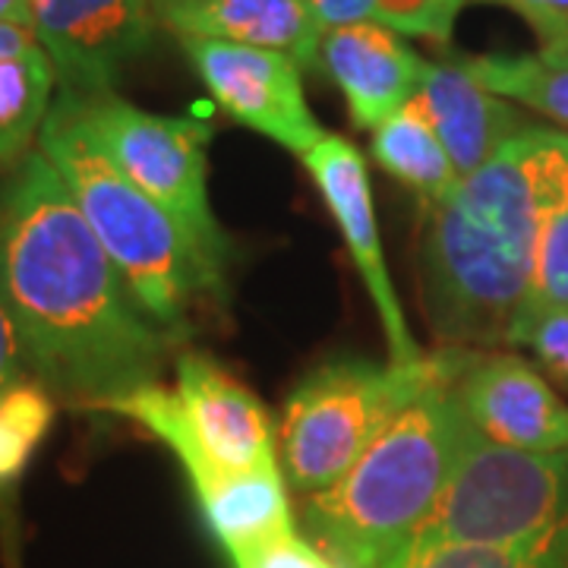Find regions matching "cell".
I'll list each match as a JSON object with an SVG mask.
<instances>
[{
    "mask_svg": "<svg viewBox=\"0 0 568 568\" xmlns=\"http://www.w3.org/2000/svg\"><path fill=\"white\" fill-rule=\"evenodd\" d=\"M439 357L376 364L342 354L313 369L284 402L278 467L284 480L310 496L342 480L383 426L429 383Z\"/></svg>",
    "mask_w": 568,
    "mask_h": 568,
    "instance_id": "5b68a950",
    "label": "cell"
},
{
    "mask_svg": "<svg viewBox=\"0 0 568 568\" xmlns=\"http://www.w3.org/2000/svg\"><path fill=\"white\" fill-rule=\"evenodd\" d=\"M458 402L477 433L521 452H566L568 405L518 354H474L458 373Z\"/></svg>",
    "mask_w": 568,
    "mask_h": 568,
    "instance_id": "7c38bea8",
    "label": "cell"
},
{
    "mask_svg": "<svg viewBox=\"0 0 568 568\" xmlns=\"http://www.w3.org/2000/svg\"><path fill=\"white\" fill-rule=\"evenodd\" d=\"M58 85L54 63L32 26L0 22V164L39 136Z\"/></svg>",
    "mask_w": 568,
    "mask_h": 568,
    "instance_id": "e0dca14e",
    "label": "cell"
},
{
    "mask_svg": "<svg viewBox=\"0 0 568 568\" xmlns=\"http://www.w3.org/2000/svg\"><path fill=\"white\" fill-rule=\"evenodd\" d=\"M540 54H547L549 61L568 63V44H566V48H556V51H544V48H540Z\"/></svg>",
    "mask_w": 568,
    "mask_h": 568,
    "instance_id": "f546056e",
    "label": "cell"
},
{
    "mask_svg": "<svg viewBox=\"0 0 568 568\" xmlns=\"http://www.w3.org/2000/svg\"><path fill=\"white\" fill-rule=\"evenodd\" d=\"M566 511L568 448L521 452L470 426L452 477L407 544H515L562 525Z\"/></svg>",
    "mask_w": 568,
    "mask_h": 568,
    "instance_id": "8992f818",
    "label": "cell"
},
{
    "mask_svg": "<svg viewBox=\"0 0 568 568\" xmlns=\"http://www.w3.org/2000/svg\"><path fill=\"white\" fill-rule=\"evenodd\" d=\"M99 407L149 429L174 452L190 484L278 465L272 420L260 398L203 354L178 357V388L152 383Z\"/></svg>",
    "mask_w": 568,
    "mask_h": 568,
    "instance_id": "52a82bcc",
    "label": "cell"
},
{
    "mask_svg": "<svg viewBox=\"0 0 568 568\" xmlns=\"http://www.w3.org/2000/svg\"><path fill=\"white\" fill-rule=\"evenodd\" d=\"M26 373H32L29 354H26V345H22L17 320H13L10 306H7L3 294H0V395L7 388L17 386V383H22Z\"/></svg>",
    "mask_w": 568,
    "mask_h": 568,
    "instance_id": "4316f807",
    "label": "cell"
},
{
    "mask_svg": "<svg viewBox=\"0 0 568 568\" xmlns=\"http://www.w3.org/2000/svg\"><path fill=\"white\" fill-rule=\"evenodd\" d=\"M304 164L313 183L320 186L325 205L345 237L347 253L373 297V306H376L383 332H386L388 361L392 364L420 361L424 357L420 345L410 335L402 301L388 278L383 237H379L376 209H373V190H369V174H366L361 149L354 142H347L345 136L325 133V140L306 152Z\"/></svg>",
    "mask_w": 568,
    "mask_h": 568,
    "instance_id": "8fae6325",
    "label": "cell"
},
{
    "mask_svg": "<svg viewBox=\"0 0 568 568\" xmlns=\"http://www.w3.org/2000/svg\"><path fill=\"white\" fill-rule=\"evenodd\" d=\"M0 294L36 379L80 405L159 383L174 347L41 152H29L0 193Z\"/></svg>",
    "mask_w": 568,
    "mask_h": 568,
    "instance_id": "6da1fadb",
    "label": "cell"
},
{
    "mask_svg": "<svg viewBox=\"0 0 568 568\" xmlns=\"http://www.w3.org/2000/svg\"><path fill=\"white\" fill-rule=\"evenodd\" d=\"M237 568H342L332 562L323 549H316L310 540H301L297 534H287L282 540L268 544L260 552H253Z\"/></svg>",
    "mask_w": 568,
    "mask_h": 568,
    "instance_id": "484cf974",
    "label": "cell"
},
{
    "mask_svg": "<svg viewBox=\"0 0 568 568\" xmlns=\"http://www.w3.org/2000/svg\"><path fill=\"white\" fill-rule=\"evenodd\" d=\"M54 424L51 388L22 379L0 395V484L17 480Z\"/></svg>",
    "mask_w": 568,
    "mask_h": 568,
    "instance_id": "44dd1931",
    "label": "cell"
},
{
    "mask_svg": "<svg viewBox=\"0 0 568 568\" xmlns=\"http://www.w3.org/2000/svg\"><path fill=\"white\" fill-rule=\"evenodd\" d=\"M562 530H566V568H568V511H566V521H562Z\"/></svg>",
    "mask_w": 568,
    "mask_h": 568,
    "instance_id": "4dcf8cb0",
    "label": "cell"
},
{
    "mask_svg": "<svg viewBox=\"0 0 568 568\" xmlns=\"http://www.w3.org/2000/svg\"><path fill=\"white\" fill-rule=\"evenodd\" d=\"M467 3L470 0H376L373 20L395 29L398 36L448 44Z\"/></svg>",
    "mask_w": 568,
    "mask_h": 568,
    "instance_id": "cb8c5ba5",
    "label": "cell"
},
{
    "mask_svg": "<svg viewBox=\"0 0 568 568\" xmlns=\"http://www.w3.org/2000/svg\"><path fill=\"white\" fill-rule=\"evenodd\" d=\"M506 345L528 347L549 379L568 388V304L521 306L508 325Z\"/></svg>",
    "mask_w": 568,
    "mask_h": 568,
    "instance_id": "7402d4cb",
    "label": "cell"
},
{
    "mask_svg": "<svg viewBox=\"0 0 568 568\" xmlns=\"http://www.w3.org/2000/svg\"><path fill=\"white\" fill-rule=\"evenodd\" d=\"M39 152L80 205L82 219L142 313L162 328L171 345L183 342L193 332V313L203 297L222 294V278L205 265L200 250L162 205L152 203L108 162L63 92H58L41 123Z\"/></svg>",
    "mask_w": 568,
    "mask_h": 568,
    "instance_id": "277c9868",
    "label": "cell"
},
{
    "mask_svg": "<svg viewBox=\"0 0 568 568\" xmlns=\"http://www.w3.org/2000/svg\"><path fill=\"white\" fill-rule=\"evenodd\" d=\"M205 515V525L219 537L234 568L253 552L294 534L291 506L284 493L282 467L215 474L203 484H193Z\"/></svg>",
    "mask_w": 568,
    "mask_h": 568,
    "instance_id": "2e32d148",
    "label": "cell"
},
{
    "mask_svg": "<svg viewBox=\"0 0 568 568\" xmlns=\"http://www.w3.org/2000/svg\"><path fill=\"white\" fill-rule=\"evenodd\" d=\"M0 22L32 26V0H0Z\"/></svg>",
    "mask_w": 568,
    "mask_h": 568,
    "instance_id": "f1b7e54d",
    "label": "cell"
},
{
    "mask_svg": "<svg viewBox=\"0 0 568 568\" xmlns=\"http://www.w3.org/2000/svg\"><path fill=\"white\" fill-rule=\"evenodd\" d=\"M108 162L174 219L205 265L224 282L227 237L209 203L205 149L212 126L190 118L152 114L123 102L114 92L77 95L63 92Z\"/></svg>",
    "mask_w": 568,
    "mask_h": 568,
    "instance_id": "ba28073f",
    "label": "cell"
},
{
    "mask_svg": "<svg viewBox=\"0 0 568 568\" xmlns=\"http://www.w3.org/2000/svg\"><path fill=\"white\" fill-rule=\"evenodd\" d=\"M32 29L61 92H114L155 32L152 0H32Z\"/></svg>",
    "mask_w": 568,
    "mask_h": 568,
    "instance_id": "30bf717a",
    "label": "cell"
},
{
    "mask_svg": "<svg viewBox=\"0 0 568 568\" xmlns=\"http://www.w3.org/2000/svg\"><path fill=\"white\" fill-rule=\"evenodd\" d=\"M320 67L342 89L354 123L376 130L414 99L426 61L405 36L369 20L323 32Z\"/></svg>",
    "mask_w": 568,
    "mask_h": 568,
    "instance_id": "4fadbf2b",
    "label": "cell"
},
{
    "mask_svg": "<svg viewBox=\"0 0 568 568\" xmlns=\"http://www.w3.org/2000/svg\"><path fill=\"white\" fill-rule=\"evenodd\" d=\"M414 99L433 123L458 181L480 171L508 140L530 126L525 114L489 92L462 58L426 61Z\"/></svg>",
    "mask_w": 568,
    "mask_h": 568,
    "instance_id": "5bb4252c",
    "label": "cell"
},
{
    "mask_svg": "<svg viewBox=\"0 0 568 568\" xmlns=\"http://www.w3.org/2000/svg\"><path fill=\"white\" fill-rule=\"evenodd\" d=\"M379 568H566V530L556 525L515 544H407Z\"/></svg>",
    "mask_w": 568,
    "mask_h": 568,
    "instance_id": "ffe728a7",
    "label": "cell"
},
{
    "mask_svg": "<svg viewBox=\"0 0 568 568\" xmlns=\"http://www.w3.org/2000/svg\"><path fill=\"white\" fill-rule=\"evenodd\" d=\"M306 3L323 32L345 29L354 22H369L376 13V0H306Z\"/></svg>",
    "mask_w": 568,
    "mask_h": 568,
    "instance_id": "83f0119b",
    "label": "cell"
},
{
    "mask_svg": "<svg viewBox=\"0 0 568 568\" xmlns=\"http://www.w3.org/2000/svg\"><path fill=\"white\" fill-rule=\"evenodd\" d=\"M190 67L224 111L282 149L304 159L325 140V130L310 111L301 63L282 51L231 44L212 39H181Z\"/></svg>",
    "mask_w": 568,
    "mask_h": 568,
    "instance_id": "9c48e42d",
    "label": "cell"
},
{
    "mask_svg": "<svg viewBox=\"0 0 568 568\" xmlns=\"http://www.w3.org/2000/svg\"><path fill=\"white\" fill-rule=\"evenodd\" d=\"M470 347L436 351V373L407 402L342 480L310 496L304 528L342 568H379L420 528L462 455L470 420L458 373Z\"/></svg>",
    "mask_w": 568,
    "mask_h": 568,
    "instance_id": "3957f363",
    "label": "cell"
},
{
    "mask_svg": "<svg viewBox=\"0 0 568 568\" xmlns=\"http://www.w3.org/2000/svg\"><path fill=\"white\" fill-rule=\"evenodd\" d=\"M462 61L499 99L568 126V63L549 61L547 54H480Z\"/></svg>",
    "mask_w": 568,
    "mask_h": 568,
    "instance_id": "d6986e66",
    "label": "cell"
},
{
    "mask_svg": "<svg viewBox=\"0 0 568 568\" xmlns=\"http://www.w3.org/2000/svg\"><path fill=\"white\" fill-rule=\"evenodd\" d=\"M159 3H168V0H152V10H155V7H159Z\"/></svg>",
    "mask_w": 568,
    "mask_h": 568,
    "instance_id": "1f68e13d",
    "label": "cell"
},
{
    "mask_svg": "<svg viewBox=\"0 0 568 568\" xmlns=\"http://www.w3.org/2000/svg\"><path fill=\"white\" fill-rule=\"evenodd\" d=\"M518 13L537 32L544 51L568 44V0H484Z\"/></svg>",
    "mask_w": 568,
    "mask_h": 568,
    "instance_id": "d4e9b609",
    "label": "cell"
},
{
    "mask_svg": "<svg viewBox=\"0 0 568 568\" xmlns=\"http://www.w3.org/2000/svg\"><path fill=\"white\" fill-rule=\"evenodd\" d=\"M568 196V133L528 126L426 205L424 310L448 347L503 345L525 301L547 215Z\"/></svg>",
    "mask_w": 568,
    "mask_h": 568,
    "instance_id": "7a4b0ae2",
    "label": "cell"
},
{
    "mask_svg": "<svg viewBox=\"0 0 568 568\" xmlns=\"http://www.w3.org/2000/svg\"><path fill=\"white\" fill-rule=\"evenodd\" d=\"M549 304H568V196L549 212L540 227L528 294L521 301V306Z\"/></svg>",
    "mask_w": 568,
    "mask_h": 568,
    "instance_id": "603a6c76",
    "label": "cell"
},
{
    "mask_svg": "<svg viewBox=\"0 0 568 568\" xmlns=\"http://www.w3.org/2000/svg\"><path fill=\"white\" fill-rule=\"evenodd\" d=\"M155 22L178 39H212L282 51L301 67L320 63L323 29L306 0H168Z\"/></svg>",
    "mask_w": 568,
    "mask_h": 568,
    "instance_id": "9a60e30c",
    "label": "cell"
},
{
    "mask_svg": "<svg viewBox=\"0 0 568 568\" xmlns=\"http://www.w3.org/2000/svg\"><path fill=\"white\" fill-rule=\"evenodd\" d=\"M369 152L383 171L414 190L426 205L439 203L458 186V174L417 99L373 130Z\"/></svg>",
    "mask_w": 568,
    "mask_h": 568,
    "instance_id": "ac0fdd59",
    "label": "cell"
}]
</instances>
